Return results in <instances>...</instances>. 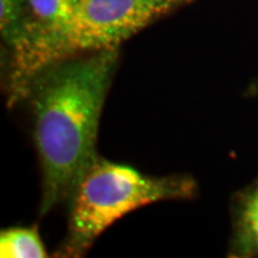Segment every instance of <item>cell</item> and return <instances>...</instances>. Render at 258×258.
Returning <instances> with one entry per match:
<instances>
[{"label": "cell", "mask_w": 258, "mask_h": 258, "mask_svg": "<svg viewBox=\"0 0 258 258\" xmlns=\"http://www.w3.org/2000/svg\"><path fill=\"white\" fill-rule=\"evenodd\" d=\"M178 2H181L182 5H185V3H189V2H192V0H178Z\"/></svg>", "instance_id": "52a82bcc"}, {"label": "cell", "mask_w": 258, "mask_h": 258, "mask_svg": "<svg viewBox=\"0 0 258 258\" xmlns=\"http://www.w3.org/2000/svg\"><path fill=\"white\" fill-rule=\"evenodd\" d=\"M26 0H0V30L5 42L10 46L22 28Z\"/></svg>", "instance_id": "8992f818"}, {"label": "cell", "mask_w": 258, "mask_h": 258, "mask_svg": "<svg viewBox=\"0 0 258 258\" xmlns=\"http://www.w3.org/2000/svg\"><path fill=\"white\" fill-rule=\"evenodd\" d=\"M118 60L119 49L72 56L47 66L29 83L25 98L32 106L42 171L40 215L69 200L99 157V120Z\"/></svg>", "instance_id": "6da1fadb"}, {"label": "cell", "mask_w": 258, "mask_h": 258, "mask_svg": "<svg viewBox=\"0 0 258 258\" xmlns=\"http://www.w3.org/2000/svg\"><path fill=\"white\" fill-rule=\"evenodd\" d=\"M195 191L191 176H151L98 157L69 198L68 234L57 255L82 257L103 231L129 212L161 201L188 200Z\"/></svg>", "instance_id": "7a4b0ae2"}, {"label": "cell", "mask_w": 258, "mask_h": 258, "mask_svg": "<svg viewBox=\"0 0 258 258\" xmlns=\"http://www.w3.org/2000/svg\"><path fill=\"white\" fill-rule=\"evenodd\" d=\"M230 257H258V178L234 197Z\"/></svg>", "instance_id": "277c9868"}, {"label": "cell", "mask_w": 258, "mask_h": 258, "mask_svg": "<svg viewBox=\"0 0 258 258\" xmlns=\"http://www.w3.org/2000/svg\"><path fill=\"white\" fill-rule=\"evenodd\" d=\"M2 258H45L47 251L36 225L13 227L0 232Z\"/></svg>", "instance_id": "5b68a950"}, {"label": "cell", "mask_w": 258, "mask_h": 258, "mask_svg": "<svg viewBox=\"0 0 258 258\" xmlns=\"http://www.w3.org/2000/svg\"><path fill=\"white\" fill-rule=\"evenodd\" d=\"M181 6L178 0H78L74 20L57 46L56 62L119 49L139 30Z\"/></svg>", "instance_id": "3957f363"}]
</instances>
